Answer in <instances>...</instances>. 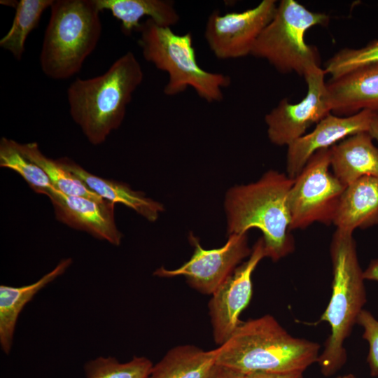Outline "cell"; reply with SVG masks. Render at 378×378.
I'll return each instance as SVG.
<instances>
[{
    "label": "cell",
    "mask_w": 378,
    "mask_h": 378,
    "mask_svg": "<svg viewBox=\"0 0 378 378\" xmlns=\"http://www.w3.org/2000/svg\"><path fill=\"white\" fill-rule=\"evenodd\" d=\"M304 372H254L246 375V378H304Z\"/></svg>",
    "instance_id": "obj_28"
},
{
    "label": "cell",
    "mask_w": 378,
    "mask_h": 378,
    "mask_svg": "<svg viewBox=\"0 0 378 378\" xmlns=\"http://www.w3.org/2000/svg\"><path fill=\"white\" fill-rule=\"evenodd\" d=\"M325 75L320 66L309 70L304 76L307 85L305 97L295 104L284 98L265 115L267 134L271 143L288 146L305 134L311 125L332 112Z\"/></svg>",
    "instance_id": "obj_11"
},
{
    "label": "cell",
    "mask_w": 378,
    "mask_h": 378,
    "mask_svg": "<svg viewBox=\"0 0 378 378\" xmlns=\"http://www.w3.org/2000/svg\"><path fill=\"white\" fill-rule=\"evenodd\" d=\"M209 378H246V375L234 370L217 365Z\"/></svg>",
    "instance_id": "obj_29"
},
{
    "label": "cell",
    "mask_w": 378,
    "mask_h": 378,
    "mask_svg": "<svg viewBox=\"0 0 378 378\" xmlns=\"http://www.w3.org/2000/svg\"><path fill=\"white\" fill-rule=\"evenodd\" d=\"M368 132L349 136L330 148V167L345 186L364 177L378 179V147Z\"/></svg>",
    "instance_id": "obj_16"
},
{
    "label": "cell",
    "mask_w": 378,
    "mask_h": 378,
    "mask_svg": "<svg viewBox=\"0 0 378 378\" xmlns=\"http://www.w3.org/2000/svg\"><path fill=\"white\" fill-rule=\"evenodd\" d=\"M153 365L144 356H134L125 363L111 356H99L87 362L84 371L85 378H147Z\"/></svg>",
    "instance_id": "obj_25"
},
{
    "label": "cell",
    "mask_w": 378,
    "mask_h": 378,
    "mask_svg": "<svg viewBox=\"0 0 378 378\" xmlns=\"http://www.w3.org/2000/svg\"><path fill=\"white\" fill-rule=\"evenodd\" d=\"M144 79L132 52L118 58L102 75L77 78L67 89L70 115L93 145L104 143L122 124L132 95Z\"/></svg>",
    "instance_id": "obj_3"
},
{
    "label": "cell",
    "mask_w": 378,
    "mask_h": 378,
    "mask_svg": "<svg viewBox=\"0 0 378 378\" xmlns=\"http://www.w3.org/2000/svg\"><path fill=\"white\" fill-rule=\"evenodd\" d=\"M363 329V338L369 344L367 361L370 375L378 376V321L372 314L365 309L359 314L357 322Z\"/></svg>",
    "instance_id": "obj_27"
},
{
    "label": "cell",
    "mask_w": 378,
    "mask_h": 378,
    "mask_svg": "<svg viewBox=\"0 0 378 378\" xmlns=\"http://www.w3.org/2000/svg\"><path fill=\"white\" fill-rule=\"evenodd\" d=\"M378 63V39L359 48H345L331 57L323 69L331 78L339 77L358 67Z\"/></svg>",
    "instance_id": "obj_26"
},
{
    "label": "cell",
    "mask_w": 378,
    "mask_h": 378,
    "mask_svg": "<svg viewBox=\"0 0 378 378\" xmlns=\"http://www.w3.org/2000/svg\"><path fill=\"white\" fill-rule=\"evenodd\" d=\"M368 133L378 142V113H373L370 123Z\"/></svg>",
    "instance_id": "obj_31"
},
{
    "label": "cell",
    "mask_w": 378,
    "mask_h": 378,
    "mask_svg": "<svg viewBox=\"0 0 378 378\" xmlns=\"http://www.w3.org/2000/svg\"><path fill=\"white\" fill-rule=\"evenodd\" d=\"M320 345L290 335L271 315L241 321L216 350V365L244 375L304 372L317 363Z\"/></svg>",
    "instance_id": "obj_1"
},
{
    "label": "cell",
    "mask_w": 378,
    "mask_h": 378,
    "mask_svg": "<svg viewBox=\"0 0 378 378\" xmlns=\"http://www.w3.org/2000/svg\"><path fill=\"white\" fill-rule=\"evenodd\" d=\"M71 263L70 258L61 260L53 270L29 285L0 286V345L4 353L9 354L10 351L17 321L25 305L42 288L64 274Z\"/></svg>",
    "instance_id": "obj_19"
},
{
    "label": "cell",
    "mask_w": 378,
    "mask_h": 378,
    "mask_svg": "<svg viewBox=\"0 0 378 378\" xmlns=\"http://www.w3.org/2000/svg\"><path fill=\"white\" fill-rule=\"evenodd\" d=\"M277 5L274 0H263L241 12L221 14L214 10L208 17L204 36L219 59H237L251 55L255 41L273 18Z\"/></svg>",
    "instance_id": "obj_9"
},
{
    "label": "cell",
    "mask_w": 378,
    "mask_h": 378,
    "mask_svg": "<svg viewBox=\"0 0 378 378\" xmlns=\"http://www.w3.org/2000/svg\"><path fill=\"white\" fill-rule=\"evenodd\" d=\"M333 224L340 231L353 233L378 224V179L364 176L346 186Z\"/></svg>",
    "instance_id": "obj_17"
},
{
    "label": "cell",
    "mask_w": 378,
    "mask_h": 378,
    "mask_svg": "<svg viewBox=\"0 0 378 378\" xmlns=\"http://www.w3.org/2000/svg\"><path fill=\"white\" fill-rule=\"evenodd\" d=\"M372 113L363 110L349 116L328 114L316 124L312 132L287 146V175L295 178L316 151L330 148L358 132H368Z\"/></svg>",
    "instance_id": "obj_14"
},
{
    "label": "cell",
    "mask_w": 378,
    "mask_h": 378,
    "mask_svg": "<svg viewBox=\"0 0 378 378\" xmlns=\"http://www.w3.org/2000/svg\"><path fill=\"white\" fill-rule=\"evenodd\" d=\"M330 167V150L321 149L312 155L294 178L288 195L291 230L304 229L314 223H333L346 186Z\"/></svg>",
    "instance_id": "obj_8"
},
{
    "label": "cell",
    "mask_w": 378,
    "mask_h": 378,
    "mask_svg": "<svg viewBox=\"0 0 378 378\" xmlns=\"http://www.w3.org/2000/svg\"><path fill=\"white\" fill-rule=\"evenodd\" d=\"M58 161L65 169L102 199L114 204L121 203L150 222H155L164 211L161 203L146 197L141 192L134 190L125 183L97 176L67 158H59Z\"/></svg>",
    "instance_id": "obj_18"
},
{
    "label": "cell",
    "mask_w": 378,
    "mask_h": 378,
    "mask_svg": "<svg viewBox=\"0 0 378 378\" xmlns=\"http://www.w3.org/2000/svg\"><path fill=\"white\" fill-rule=\"evenodd\" d=\"M46 195L51 201L56 218L61 223L114 246L120 244L122 234L115 224L114 203L69 195L54 187Z\"/></svg>",
    "instance_id": "obj_13"
},
{
    "label": "cell",
    "mask_w": 378,
    "mask_h": 378,
    "mask_svg": "<svg viewBox=\"0 0 378 378\" xmlns=\"http://www.w3.org/2000/svg\"><path fill=\"white\" fill-rule=\"evenodd\" d=\"M326 85L334 115L349 116L363 110L378 113V63L330 78Z\"/></svg>",
    "instance_id": "obj_15"
},
{
    "label": "cell",
    "mask_w": 378,
    "mask_h": 378,
    "mask_svg": "<svg viewBox=\"0 0 378 378\" xmlns=\"http://www.w3.org/2000/svg\"><path fill=\"white\" fill-rule=\"evenodd\" d=\"M332 265V294L319 321L328 322L330 334L317 363L324 376H332L346 361L344 347L366 302L363 271L357 255L353 233L336 230L330 243Z\"/></svg>",
    "instance_id": "obj_4"
},
{
    "label": "cell",
    "mask_w": 378,
    "mask_h": 378,
    "mask_svg": "<svg viewBox=\"0 0 378 378\" xmlns=\"http://www.w3.org/2000/svg\"><path fill=\"white\" fill-rule=\"evenodd\" d=\"M365 279L378 281V260H372L363 272Z\"/></svg>",
    "instance_id": "obj_30"
},
{
    "label": "cell",
    "mask_w": 378,
    "mask_h": 378,
    "mask_svg": "<svg viewBox=\"0 0 378 378\" xmlns=\"http://www.w3.org/2000/svg\"><path fill=\"white\" fill-rule=\"evenodd\" d=\"M329 16L313 12L294 0H282L272 20L255 41L251 55L265 59L283 74L295 72L304 76L320 66L316 48L308 45L304 36L310 28L326 25Z\"/></svg>",
    "instance_id": "obj_7"
},
{
    "label": "cell",
    "mask_w": 378,
    "mask_h": 378,
    "mask_svg": "<svg viewBox=\"0 0 378 378\" xmlns=\"http://www.w3.org/2000/svg\"><path fill=\"white\" fill-rule=\"evenodd\" d=\"M293 180L269 170L255 182L229 188L224 200L227 235L257 228L262 233L267 258L276 262L292 253L288 195Z\"/></svg>",
    "instance_id": "obj_2"
},
{
    "label": "cell",
    "mask_w": 378,
    "mask_h": 378,
    "mask_svg": "<svg viewBox=\"0 0 378 378\" xmlns=\"http://www.w3.org/2000/svg\"><path fill=\"white\" fill-rule=\"evenodd\" d=\"M189 240L194 252L188 261L174 270L161 267L153 274L167 278L183 276L190 286L203 294L211 295L251 253L247 233L230 234L223 246L213 249L204 248L192 234Z\"/></svg>",
    "instance_id": "obj_10"
},
{
    "label": "cell",
    "mask_w": 378,
    "mask_h": 378,
    "mask_svg": "<svg viewBox=\"0 0 378 378\" xmlns=\"http://www.w3.org/2000/svg\"><path fill=\"white\" fill-rule=\"evenodd\" d=\"M216 350L193 345L177 346L153 365L147 378H209L215 370Z\"/></svg>",
    "instance_id": "obj_21"
},
{
    "label": "cell",
    "mask_w": 378,
    "mask_h": 378,
    "mask_svg": "<svg viewBox=\"0 0 378 378\" xmlns=\"http://www.w3.org/2000/svg\"><path fill=\"white\" fill-rule=\"evenodd\" d=\"M337 378H356V377L353 374H348L343 376H340Z\"/></svg>",
    "instance_id": "obj_32"
},
{
    "label": "cell",
    "mask_w": 378,
    "mask_h": 378,
    "mask_svg": "<svg viewBox=\"0 0 378 378\" xmlns=\"http://www.w3.org/2000/svg\"><path fill=\"white\" fill-rule=\"evenodd\" d=\"M19 150L28 159L38 165L48 176L52 185L69 195L84 197L96 201H103L100 196L88 188L74 174L65 169L58 160L46 157L36 142H17Z\"/></svg>",
    "instance_id": "obj_23"
},
{
    "label": "cell",
    "mask_w": 378,
    "mask_h": 378,
    "mask_svg": "<svg viewBox=\"0 0 378 378\" xmlns=\"http://www.w3.org/2000/svg\"><path fill=\"white\" fill-rule=\"evenodd\" d=\"M265 257V241L261 237L251 248L248 260L239 265L211 294L209 312L217 344L225 342L241 322L239 316L252 296V274Z\"/></svg>",
    "instance_id": "obj_12"
},
{
    "label": "cell",
    "mask_w": 378,
    "mask_h": 378,
    "mask_svg": "<svg viewBox=\"0 0 378 378\" xmlns=\"http://www.w3.org/2000/svg\"><path fill=\"white\" fill-rule=\"evenodd\" d=\"M0 167L18 173L38 194L46 195L54 187L44 171L20 151L13 139H1Z\"/></svg>",
    "instance_id": "obj_24"
},
{
    "label": "cell",
    "mask_w": 378,
    "mask_h": 378,
    "mask_svg": "<svg viewBox=\"0 0 378 378\" xmlns=\"http://www.w3.org/2000/svg\"><path fill=\"white\" fill-rule=\"evenodd\" d=\"M138 31V44L144 59L168 74L164 94L175 96L190 87L209 103L223 100V90L230 85L231 78L200 66L190 32L178 34L171 27L159 26L148 18Z\"/></svg>",
    "instance_id": "obj_6"
},
{
    "label": "cell",
    "mask_w": 378,
    "mask_h": 378,
    "mask_svg": "<svg viewBox=\"0 0 378 378\" xmlns=\"http://www.w3.org/2000/svg\"><path fill=\"white\" fill-rule=\"evenodd\" d=\"M100 10H110L121 24L125 35L138 31L140 20L147 16L158 25L171 27L180 20L175 4L170 0H95Z\"/></svg>",
    "instance_id": "obj_20"
},
{
    "label": "cell",
    "mask_w": 378,
    "mask_h": 378,
    "mask_svg": "<svg viewBox=\"0 0 378 378\" xmlns=\"http://www.w3.org/2000/svg\"><path fill=\"white\" fill-rule=\"evenodd\" d=\"M54 0H20L15 1V16L11 27L0 40V46L20 60L25 50L29 34L38 26L40 19Z\"/></svg>",
    "instance_id": "obj_22"
},
{
    "label": "cell",
    "mask_w": 378,
    "mask_h": 378,
    "mask_svg": "<svg viewBox=\"0 0 378 378\" xmlns=\"http://www.w3.org/2000/svg\"><path fill=\"white\" fill-rule=\"evenodd\" d=\"M50 9L40 66L50 78L68 79L81 70L98 44L101 11L95 0H54Z\"/></svg>",
    "instance_id": "obj_5"
}]
</instances>
